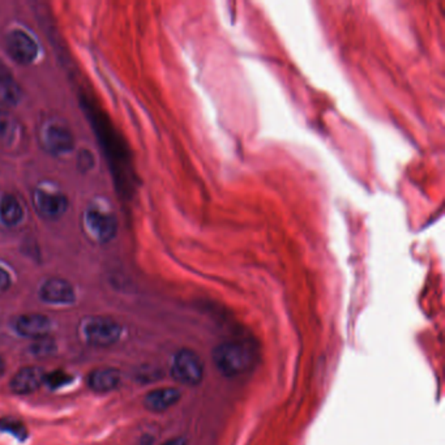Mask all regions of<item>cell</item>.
I'll return each mask as SVG.
<instances>
[{
    "instance_id": "1",
    "label": "cell",
    "mask_w": 445,
    "mask_h": 445,
    "mask_svg": "<svg viewBox=\"0 0 445 445\" xmlns=\"http://www.w3.org/2000/svg\"><path fill=\"white\" fill-rule=\"evenodd\" d=\"M212 359L217 371L229 379L248 373L255 363L253 350L237 341L217 345L212 353Z\"/></svg>"
},
{
    "instance_id": "2",
    "label": "cell",
    "mask_w": 445,
    "mask_h": 445,
    "mask_svg": "<svg viewBox=\"0 0 445 445\" xmlns=\"http://www.w3.org/2000/svg\"><path fill=\"white\" fill-rule=\"evenodd\" d=\"M171 376L181 384L199 385L204 379V363L196 351L179 350L172 359Z\"/></svg>"
},
{
    "instance_id": "3",
    "label": "cell",
    "mask_w": 445,
    "mask_h": 445,
    "mask_svg": "<svg viewBox=\"0 0 445 445\" xmlns=\"http://www.w3.org/2000/svg\"><path fill=\"white\" fill-rule=\"evenodd\" d=\"M121 335L119 324L108 317H93L85 324V339L96 348H108L114 345Z\"/></svg>"
},
{
    "instance_id": "4",
    "label": "cell",
    "mask_w": 445,
    "mask_h": 445,
    "mask_svg": "<svg viewBox=\"0 0 445 445\" xmlns=\"http://www.w3.org/2000/svg\"><path fill=\"white\" fill-rule=\"evenodd\" d=\"M7 50L19 64H30L38 54L36 41L23 30H13L7 38Z\"/></svg>"
},
{
    "instance_id": "5",
    "label": "cell",
    "mask_w": 445,
    "mask_h": 445,
    "mask_svg": "<svg viewBox=\"0 0 445 445\" xmlns=\"http://www.w3.org/2000/svg\"><path fill=\"white\" fill-rule=\"evenodd\" d=\"M85 221L98 241L106 243L115 238L118 222L112 215L99 209H89L85 215Z\"/></svg>"
},
{
    "instance_id": "6",
    "label": "cell",
    "mask_w": 445,
    "mask_h": 445,
    "mask_svg": "<svg viewBox=\"0 0 445 445\" xmlns=\"http://www.w3.org/2000/svg\"><path fill=\"white\" fill-rule=\"evenodd\" d=\"M34 205L38 213L48 219H58L67 210L68 200L59 192H51L38 188L34 192Z\"/></svg>"
},
{
    "instance_id": "7",
    "label": "cell",
    "mask_w": 445,
    "mask_h": 445,
    "mask_svg": "<svg viewBox=\"0 0 445 445\" xmlns=\"http://www.w3.org/2000/svg\"><path fill=\"white\" fill-rule=\"evenodd\" d=\"M41 299L50 304H72L76 301L72 285L63 278H50L39 291Z\"/></svg>"
},
{
    "instance_id": "8",
    "label": "cell",
    "mask_w": 445,
    "mask_h": 445,
    "mask_svg": "<svg viewBox=\"0 0 445 445\" xmlns=\"http://www.w3.org/2000/svg\"><path fill=\"white\" fill-rule=\"evenodd\" d=\"M45 371L39 367H24L14 373L10 386L16 395H30L45 383Z\"/></svg>"
},
{
    "instance_id": "9",
    "label": "cell",
    "mask_w": 445,
    "mask_h": 445,
    "mask_svg": "<svg viewBox=\"0 0 445 445\" xmlns=\"http://www.w3.org/2000/svg\"><path fill=\"white\" fill-rule=\"evenodd\" d=\"M51 328V322L48 316L41 313L23 315L16 322V330L24 337L38 339L46 337Z\"/></svg>"
},
{
    "instance_id": "10",
    "label": "cell",
    "mask_w": 445,
    "mask_h": 445,
    "mask_svg": "<svg viewBox=\"0 0 445 445\" xmlns=\"http://www.w3.org/2000/svg\"><path fill=\"white\" fill-rule=\"evenodd\" d=\"M181 398V393L177 388H158L145 396V409L152 413H164L177 405Z\"/></svg>"
},
{
    "instance_id": "11",
    "label": "cell",
    "mask_w": 445,
    "mask_h": 445,
    "mask_svg": "<svg viewBox=\"0 0 445 445\" xmlns=\"http://www.w3.org/2000/svg\"><path fill=\"white\" fill-rule=\"evenodd\" d=\"M43 144L51 153L61 155L67 153L73 148V136L64 126L52 124L48 126L43 136Z\"/></svg>"
},
{
    "instance_id": "12",
    "label": "cell",
    "mask_w": 445,
    "mask_h": 445,
    "mask_svg": "<svg viewBox=\"0 0 445 445\" xmlns=\"http://www.w3.org/2000/svg\"><path fill=\"white\" fill-rule=\"evenodd\" d=\"M121 382V373L117 368H97L88 377L89 388L97 393H108L115 389Z\"/></svg>"
},
{
    "instance_id": "13",
    "label": "cell",
    "mask_w": 445,
    "mask_h": 445,
    "mask_svg": "<svg viewBox=\"0 0 445 445\" xmlns=\"http://www.w3.org/2000/svg\"><path fill=\"white\" fill-rule=\"evenodd\" d=\"M23 218V208L13 195H3L0 199V219L7 226L17 225Z\"/></svg>"
},
{
    "instance_id": "14",
    "label": "cell",
    "mask_w": 445,
    "mask_h": 445,
    "mask_svg": "<svg viewBox=\"0 0 445 445\" xmlns=\"http://www.w3.org/2000/svg\"><path fill=\"white\" fill-rule=\"evenodd\" d=\"M20 130V124L12 114L0 111V146H11Z\"/></svg>"
},
{
    "instance_id": "15",
    "label": "cell",
    "mask_w": 445,
    "mask_h": 445,
    "mask_svg": "<svg viewBox=\"0 0 445 445\" xmlns=\"http://www.w3.org/2000/svg\"><path fill=\"white\" fill-rule=\"evenodd\" d=\"M21 98V89L10 75H0V105L12 106Z\"/></svg>"
},
{
    "instance_id": "16",
    "label": "cell",
    "mask_w": 445,
    "mask_h": 445,
    "mask_svg": "<svg viewBox=\"0 0 445 445\" xmlns=\"http://www.w3.org/2000/svg\"><path fill=\"white\" fill-rule=\"evenodd\" d=\"M0 431L8 433L13 435L17 440L23 442L28 436V431L25 427L24 423L20 421H16L13 418H3L0 419Z\"/></svg>"
},
{
    "instance_id": "17",
    "label": "cell",
    "mask_w": 445,
    "mask_h": 445,
    "mask_svg": "<svg viewBox=\"0 0 445 445\" xmlns=\"http://www.w3.org/2000/svg\"><path fill=\"white\" fill-rule=\"evenodd\" d=\"M70 383H72V376L61 370L45 375V384H48L51 389H58Z\"/></svg>"
},
{
    "instance_id": "18",
    "label": "cell",
    "mask_w": 445,
    "mask_h": 445,
    "mask_svg": "<svg viewBox=\"0 0 445 445\" xmlns=\"http://www.w3.org/2000/svg\"><path fill=\"white\" fill-rule=\"evenodd\" d=\"M55 351V344L54 341L48 339V338H38L36 339V342L32 345V353L36 354V355H39V357H45V355H48L51 353Z\"/></svg>"
},
{
    "instance_id": "19",
    "label": "cell",
    "mask_w": 445,
    "mask_h": 445,
    "mask_svg": "<svg viewBox=\"0 0 445 445\" xmlns=\"http://www.w3.org/2000/svg\"><path fill=\"white\" fill-rule=\"evenodd\" d=\"M10 286H11V277L6 269L0 268V291L10 289Z\"/></svg>"
},
{
    "instance_id": "20",
    "label": "cell",
    "mask_w": 445,
    "mask_h": 445,
    "mask_svg": "<svg viewBox=\"0 0 445 445\" xmlns=\"http://www.w3.org/2000/svg\"><path fill=\"white\" fill-rule=\"evenodd\" d=\"M162 445H187V440H186L184 437L179 436V437H172V439H170V440L165 442Z\"/></svg>"
},
{
    "instance_id": "21",
    "label": "cell",
    "mask_w": 445,
    "mask_h": 445,
    "mask_svg": "<svg viewBox=\"0 0 445 445\" xmlns=\"http://www.w3.org/2000/svg\"><path fill=\"white\" fill-rule=\"evenodd\" d=\"M4 368H6V366H4V361L0 358V376L3 375V373H4Z\"/></svg>"
}]
</instances>
